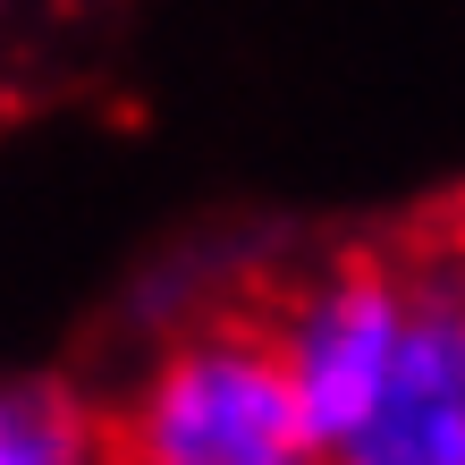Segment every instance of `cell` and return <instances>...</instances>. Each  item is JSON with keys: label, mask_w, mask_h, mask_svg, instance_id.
<instances>
[{"label": "cell", "mask_w": 465, "mask_h": 465, "mask_svg": "<svg viewBox=\"0 0 465 465\" xmlns=\"http://www.w3.org/2000/svg\"><path fill=\"white\" fill-rule=\"evenodd\" d=\"M0 465H111V423L51 381H0Z\"/></svg>", "instance_id": "277c9868"}, {"label": "cell", "mask_w": 465, "mask_h": 465, "mask_svg": "<svg viewBox=\"0 0 465 465\" xmlns=\"http://www.w3.org/2000/svg\"><path fill=\"white\" fill-rule=\"evenodd\" d=\"M440 288L431 262H406V254H331L262 305L271 339H280L296 390H305V415L331 449V431L381 390V372L406 355L415 322Z\"/></svg>", "instance_id": "7a4b0ae2"}, {"label": "cell", "mask_w": 465, "mask_h": 465, "mask_svg": "<svg viewBox=\"0 0 465 465\" xmlns=\"http://www.w3.org/2000/svg\"><path fill=\"white\" fill-rule=\"evenodd\" d=\"M17 9H35V0H0V17H17Z\"/></svg>", "instance_id": "8992f818"}, {"label": "cell", "mask_w": 465, "mask_h": 465, "mask_svg": "<svg viewBox=\"0 0 465 465\" xmlns=\"http://www.w3.org/2000/svg\"><path fill=\"white\" fill-rule=\"evenodd\" d=\"M102 423L111 465H331L262 313H195L153 339Z\"/></svg>", "instance_id": "6da1fadb"}, {"label": "cell", "mask_w": 465, "mask_h": 465, "mask_svg": "<svg viewBox=\"0 0 465 465\" xmlns=\"http://www.w3.org/2000/svg\"><path fill=\"white\" fill-rule=\"evenodd\" d=\"M331 465H465V313H457L449 262L406 355L331 431Z\"/></svg>", "instance_id": "3957f363"}, {"label": "cell", "mask_w": 465, "mask_h": 465, "mask_svg": "<svg viewBox=\"0 0 465 465\" xmlns=\"http://www.w3.org/2000/svg\"><path fill=\"white\" fill-rule=\"evenodd\" d=\"M449 288H457V313H465V245L449 254Z\"/></svg>", "instance_id": "5b68a950"}]
</instances>
